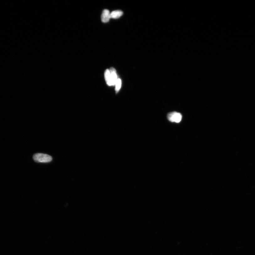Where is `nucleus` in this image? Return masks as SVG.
Listing matches in <instances>:
<instances>
[{"instance_id": "1", "label": "nucleus", "mask_w": 255, "mask_h": 255, "mask_svg": "<svg viewBox=\"0 0 255 255\" xmlns=\"http://www.w3.org/2000/svg\"><path fill=\"white\" fill-rule=\"evenodd\" d=\"M33 159L35 162L43 163L50 162L53 160L50 156L42 153L35 154L33 156Z\"/></svg>"}, {"instance_id": "2", "label": "nucleus", "mask_w": 255, "mask_h": 255, "mask_svg": "<svg viewBox=\"0 0 255 255\" xmlns=\"http://www.w3.org/2000/svg\"><path fill=\"white\" fill-rule=\"evenodd\" d=\"M169 121L172 122L179 123L181 121L182 116L181 114L176 112H170L167 115Z\"/></svg>"}, {"instance_id": "3", "label": "nucleus", "mask_w": 255, "mask_h": 255, "mask_svg": "<svg viewBox=\"0 0 255 255\" xmlns=\"http://www.w3.org/2000/svg\"><path fill=\"white\" fill-rule=\"evenodd\" d=\"M111 74L110 86H113L116 84L117 79V76L116 70L113 67H111L109 70Z\"/></svg>"}, {"instance_id": "4", "label": "nucleus", "mask_w": 255, "mask_h": 255, "mask_svg": "<svg viewBox=\"0 0 255 255\" xmlns=\"http://www.w3.org/2000/svg\"><path fill=\"white\" fill-rule=\"evenodd\" d=\"M111 18L110 13L108 9H105L103 11L101 16V20L103 22L108 23Z\"/></svg>"}, {"instance_id": "5", "label": "nucleus", "mask_w": 255, "mask_h": 255, "mask_svg": "<svg viewBox=\"0 0 255 255\" xmlns=\"http://www.w3.org/2000/svg\"><path fill=\"white\" fill-rule=\"evenodd\" d=\"M123 14V12L122 11L117 10L114 11L110 13V17L112 19L119 18Z\"/></svg>"}, {"instance_id": "6", "label": "nucleus", "mask_w": 255, "mask_h": 255, "mask_svg": "<svg viewBox=\"0 0 255 255\" xmlns=\"http://www.w3.org/2000/svg\"><path fill=\"white\" fill-rule=\"evenodd\" d=\"M105 78L107 84L110 86L111 74L109 69H107L105 71Z\"/></svg>"}, {"instance_id": "7", "label": "nucleus", "mask_w": 255, "mask_h": 255, "mask_svg": "<svg viewBox=\"0 0 255 255\" xmlns=\"http://www.w3.org/2000/svg\"><path fill=\"white\" fill-rule=\"evenodd\" d=\"M121 84L122 81L121 79L120 78L118 79L116 84H115V86H116L115 91H116V93H117L120 91V88H121Z\"/></svg>"}]
</instances>
